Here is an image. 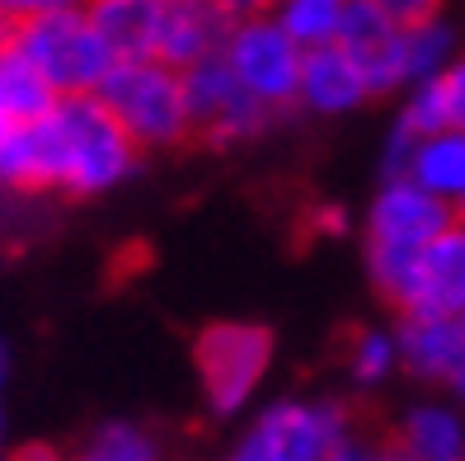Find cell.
<instances>
[{
	"instance_id": "14",
	"label": "cell",
	"mask_w": 465,
	"mask_h": 461,
	"mask_svg": "<svg viewBox=\"0 0 465 461\" xmlns=\"http://www.w3.org/2000/svg\"><path fill=\"white\" fill-rule=\"evenodd\" d=\"M367 99H371L367 75L339 43L306 52V62H301V90H296V104L306 108V114L343 118V114H358Z\"/></svg>"
},
{
	"instance_id": "26",
	"label": "cell",
	"mask_w": 465,
	"mask_h": 461,
	"mask_svg": "<svg viewBox=\"0 0 465 461\" xmlns=\"http://www.w3.org/2000/svg\"><path fill=\"white\" fill-rule=\"evenodd\" d=\"M5 382H10V344L0 335V433H5Z\"/></svg>"
},
{
	"instance_id": "29",
	"label": "cell",
	"mask_w": 465,
	"mask_h": 461,
	"mask_svg": "<svg viewBox=\"0 0 465 461\" xmlns=\"http://www.w3.org/2000/svg\"><path fill=\"white\" fill-rule=\"evenodd\" d=\"M15 127H19V123H10L5 114H0V146H5V137H10V132H15Z\"/></svg>"
},
{
	"instance_id": "22",
	"label": "cell",
	"mask_w": 465,
	"mask_h": 461,
	"mask_svg": "<svg viewBox=\"0 0 465 461\" xmlns=\"http://www.w3.org/2000/svg\"><path fill=\"white\" fill-rule=\"evenodd\" d=\"M66 461H165V447H160V438H155L146 424L108 419Z\"/></svg>"
},
{
	"instance_id": "33",
	"label": "cell",
	"mask_w": 465,
	"mask_h": 461,
	"mask_svg": "<svg viewBox=\"0 0 465 461\" xmlns=\"http://www.w3.org/2000/svg\"><path fill=\"white\" fill-rule=\"evenodd\" d=\"M170 5H174V0H170Z\"/></svg>"
},
{
	"instance_id": "7",
	"label": "cell",
	"mask_w": 465,
	"mask_h": 461,
	"mask_svg": "<svg viewBox=\"0 0 465 461\" xmlns=\"http://www.w3.org/2000/svg\"><path fill=\"white\" fill-rule=\"evenodd\" d=\"M222 62L231 66V75L240 85L250 90V99H259L268 114H282V108L296 104L306 52L287 38V29L272 15L235 19L226 43H222Z\"/></svg>"
},
{
	"instance_id": "21",
	"label": "cell",
	"mask_w": 465,
	"mask_h": 461,
	"mask_svg": "<svg viewBox=\"0 0 465 461\" xmlns=\"http://www.w3.org/2000/svg\"><path fill=\"white\" fill-rule=\"evenodd\" d=\"M343 367L352 376V386L376 391L386 386L400 372V344H395V325H362L352 330L348 348H343Z\"/></svg>"
},
{
	"instance_id": "20",
	"label": "cell",
	"mask_w": 465,
	"mask_h": 461,
	"mask_svg": "<svg viewBox=\"0 0 465 461\" xmlns=\"http://www.w3.org/2000/svg\"><path fill=\"white\" fill-rule=\"evenodd\" d=\"M456 57H460V43H456V29L442 15L404 24V90L423 85L437 71H447Z\"/></svg>"
},
{
	"instance_id": "3",
	"label": "cell",
	"mask_w": 465,
	"mask_h": 461,
	"mask_svg": "<svg viewBox=\"0 0 465 461\" xmlns=\"http://www.w3.org/2000/svg\"><path fill=\"white\" fill-rule=\"evenodd\" d=\"M94 95L108 104V114L123 123V132L142 151H165V146H179L193 137L183 71L160 57L114 62Z\"/></svg>"
},
{
	"instance_id": "5",
	"label": "cell",
	"mask_w": 465,
	"mask_h": 461,
	"mask_svg": "<svg viewBox=\"0 0 465 461\" xmlns=\"http://www.w3.org/2000/svg\"><path fill=\"white\" fill-rule=\"evenodd\" d=\"M352 433L348 410L330 396H282L254 405L226 461H330Z\"/></svg>"
},
{
	"instance_id": "2",
	"label": "cell",
	"mask_w": 465,
	"mask_h": 461,
	"mask_svg": "<svg viewBox=\"0 0 465 461\" xmlns=\"http://www.w3.org/2000/svg\"><path fill=\"white\" fill-rule=\"evenodd\" d=\"M456 222V212L404 175H381L362 216V259L381 296H395L414 259Z\"/></svg>"
},
{
	"instance_id": "27",
	"label": "cell",
	"mask_w": 465,
	"mask_h": 461,
	"mask_svg": "<svg viewBox=\"0 0 465 461\" xmlns=\"http://www.w3.org/2000/svg\"><path fill=\"white\" fill-rule=\"evenodd\" d=\"M5 461H66V456H57L52 447H19V452L5 456Z\"/></svg>"
},
{
	"instance_id": "31",
	"label": "cell",
	"mask_w": 465,
	"mask_h": 461,
	"mask_svg": "<svg viewBox=\"0 0 465 461\" xmlns=\"http://www.w3.org/2000/svg\"><path fill=\"white\" fill-rule=\"evenodd\" d=\"M0 461H5V452H0Z\"/></svg>"
},
{
	"instance_id": "32",
	"label": "cell",
	"mask_w": 465,
	"mask_h": 461,
	"mask_svg": "<svg viewBox=\"0 0 465 461\" xmlns=\"http://www.w3.org/2000/svg\"><path fill=\"white\" fill-rule=\"evenodd\" d=\"M386 461H395V456H386Z\"/></svg>"
},
{
	"instance_id": "25",
	"label": "cell",
	"mask_w": 465,
	"mask_h": 461,
	"mask_svg": "<svg viewBox=\"0 0 465 461\" xmlns=\"http://www.w3.org/2000/svg\"><path fill=\"white\" fill-rule=\"evenodd\" d=\"M212 5H216V10H222V15L235 24V19H254V15H268V10H272V0H212Z\"/></svg>"
},
{
	"instance_id": "30",
	"label": "cell",
	"mask_w": 465,
	"mask_h": 461,
	"mask_svg": "<svg viewBox=\"0 0 465 461\" xmlns=\"http://www.w3.org/2000/svg\"><path fill=\"white\" fill-rule=\"evenodd\" d=\"M456 216H460V222H465V203H460V207H456Z\"/></svg>"
},
{
	"instance_id": "4",
	"label": "cell",
	"mask_w": 465,
	"mask_h": 461,
	"mask_svg": "<svg viewBox=\"0 0 465 461\" xmlns=\"http://www.w3.org/2000/svg\"><path fill=\"white\" fill-rule=\"evenodd\" d=\"M278 358V339L259 320H216L193 339L203 400L216 419H240L259 405V391Z\"/></svg>"
},
{
	"instance_id": "8",
	"label": "cell",
	"mask_w": 465,
	"mask_h": 461,
	"mask_svg": "<svg viewBox=\"0 0 465 461\" xmlns=\"http://www.w3.org/2000/svg\"><path fill=\"white\" fill-rule=\"evenodd\" d=\"M183 90H188V114H193V137H207L212 146L250 142L272 118L259 99H250V90L231 75V66L222 57L188 66Z\"/></svg>"
},
{
	"instance_id": "9",
	"label": "cell",
	"mask_w": 465,
	"mask_h": 461,
	"mask_svg": "<svg viewBox=\"0 0 465 461\" xmlns=\"http://www.w3.org/2000/svg\"><path fill=\"white\" fill-rule=\"evenodd\" d=\"M381 175L414 179L456 212L465 203V132L460 127L409 132L404 123H395L386 146H381Z\"/></svg>"
},
{
	"instance_id": "12",
	"label": "cell",
	"mask_w": 465,
	"mask_h": 461,
	"mask_svg": "<svg viewBox=\"0 0 465 461\" xmlns=\"http://www.w3.org/2000/svg\"><path fill=\"white\" fill-rule=\"evenodd\" d=\"M400 372L423 386H447L465 367V316H400Z\"/></svg>"
},
{
	"instance_id": "24",
	"label": "cell",
	"mask_w": 465,
	"mask_h": 461,
	"mask_svg": "<svg viewBox=\"0 0 465 461\" xmlns=\"http://www.w3.org/2000/svg\"><path fill=\"white\" fill-rule=\"evenodd\" d=\"M62 5H80V0H0V24L29 19V15H43V10H62Z\"/></svg>"
},
{
	"instance_id": "1",
	"label": "cell",
	"mask_w": 465,
	"mask_h": 461,
	"mask_svg": "<svg viewBox=\"0 0 465 461\" xmlns=\"http://www.w3.org/2000/svg\"><path fill=\"white\" fill-rule=\"evenodd\" d=\"M136 146L99 95H62L43 118L19 123L0 146V184L99 198L136 170Z\"/></svg>"
},
{
	"instance_id": "15",
	"label": "cell",
	"mask_w": 465,
	"mask_h": 461,
	"mask_svg": "<svg viewBox=\"0 0 465 461\" xmlns=\"http://www.w3.org/2000/svg\"><path fill=\"white\" fill-rule=\"evenodd\" d=\"M80 5H85L104 47L114 52V62L155 57L170 0H80Z\"/></svg>"
},
{
	"instance_id": "17",
	"label": "cell",
	"mask_w": 465,
	"mask_h": 461,
	"mask_svg": "<svg viewBox=\"0 0 465 461\" xmlns=\"http://www.w3.org/2000/svg\"><path fill=\"white\" fill-rule=\"evenodd\" d=\"M409 132H437V127H460L465 132V52L437 71L423 85H409L404 104H400V118Z\"/></svg>"
},
{
	"instance_id": "18",
	"label": "cell",
	"mask_w": 465,
	"mask_h": 461,
	"mask_svg": "<svg viewBox=\"0 0 465 461\" xmlns=\"http://www.w3.org/2000/svg\"><path fill=\"white\" fill-rule=\"evenodd\" d=\"M57 99L62 95L38 75V66L24 57L10 38H0V114H5L10 123H34Z\"/></svg>"
},
{
	"instance_id": "6",
	"label": "cell",
	"mask_w": 465,
	"mask_h": 461,
	"mask_svg": "<svg viewBox=\"0 0 465 461\" xmlns=\"http://www.w3.org/2000/svg\"><path fill=\"white\" fill-rule=\"evenodd\" d=\"M5 38L38 66V75L57 95H94L108 66H114V52L94 34L85 5H62L15 19L5 24Z\"/></svg>"
},
{
	"instance_id": "10",
	"label": "cell",
	"mask_w": 465,
	"mask_h": 461,
	"mask_svg": "<svg viewBox=\"0 0 465 461\" xmlns=\"http://www.w3.org/2000/svg\"><path fill=\"white\" fill-rule=\"evenodd\" d=\"M400 316H465V222H456L432 240L404 274L391 296Z\"/></svg>"
},
{
	"instance_id": "11",
	"label": "cell",
	"mask_w": 465,
	"mask_h": 461,
	"mask_svg": "<svg viewBox=\"0 0 465 461\" xmlns=\"http://www.w3.org/2000/svg\"><path fill=\"white\" fill-rule=\"evenodd\" d=\"M339 47L352 62L362 66L371 99L376 95H404V24H395L391 15H381L367 0H352Z\"/></svg>"
},
{
	"instance_id": "28",
	"label": "cell",
	"mask_w": 465,
	"mask_h": 461,
	"mask_svg": "<svg viewBox=\"0 0 465 461\" xmlns=\"http://www.w3.org/2000/svg\"><path fill=\"white\" fill-rule=\"evenodd\" d=\"M451 396H456V400H460V405H465V367H460V372H456V382H451Z\"/></svg>"
},
{
	"instance_id": "19",
	"label": "cell",
	"mask_w": 465,
	"mask_h": 461,
	"mask_svg": "<svg viewBox=\"0 0 465 461\" xmlns=\"http://www.w3.org/2000/svg\"><path fill=\"white\" fill-rule=\"evenodd\" d=\"M352 0H272V19L287 29V38L311 52V47H330L343 34V19H348Z\"/></svg>"
},
{
	"instance_id": "16",
	"label": "cell",
	"mask_w": 465,
	"mask_h": 461,
	"mask_svg": "<svg viewBox=\"0 0 465 461\" xmlns=\"http://www.w3.org/2000/svg\"><path fill=\"white\" fill-rule=\"evenodd\" d=\"M231 34V19L212 5V0H174L165 10V29H160L155 57L179 71L222 57V43Z\"/></svg>"
},
{
	"instance_id": "23",
	"label": "cell",
	"mask_w": 465,
	"mask_h": 461,
	"mask_svg": "<svg viewBox=\"0 0 465 461\" xmlns=\"http://www.w3.org/2000/svg\"><path fill=\"white\" fill-rule=\"evenodd\" d=\"M367 5H376L381 15H391L395 24H419V19L442 15L447 0H367Z\"/></svg>"
},
{
	"instance_id": "13",
	"label": "cell",
	"mask_w": 465,
	"mask_h": 461,
	"mask_svg": "<svg viewBox=\"0 0 465 461\" xmlns=\"http://www.w3.org/2000/svg\"><path fill=\"white\" fill-rule=\"evenodd\" d=\"M386 452L395 461H465V405L456 396L404 405Z\"/></svg>"
}]
</instances>
